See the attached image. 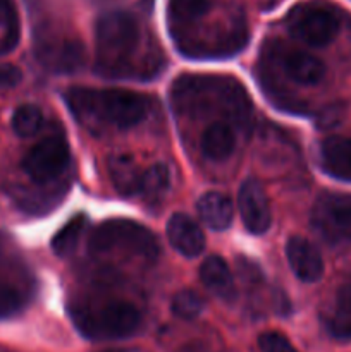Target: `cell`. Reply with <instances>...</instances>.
I'll return each instance as SVG.
<instances>
[{"label": "cell", "instance_id": "obj_5", "mask_svg": "<svg viewBox=\"0 0 351 352\" xmlns=\"http://www.w3.org/2000/svg\"><path fill=\"white\" fill-rule=\"evenodd\" d=\"M88 250L92 254L123 253L153 261L158 256V241L141 223L127 219H110L93 230Z\"/></svg>", "mask_w": 351, "mask_h": 352}, {"label": "cell", "instance_id": "obj_26", "mask_svg": "<svg viewBox=\"0 0 351 352\" xmlns=\"http://www.w3.org/2000/svg\"><path fill=\"white\" fill-rule=\"evenodd\" d=\"M172 313L182 320H195L196 316L202 315L203 301L196 292L181 291L172 299Z\"/></svg>", "mask_w": 351, "mask_h": 352}, {"label": "cell", "instance_id": "obj_27", "mask_svg": "<svg viewBox=\"0 0 351 352\" xmlns=\"http://www.w3.org/2000/svg\"><path fill=\"white\" fill-rule=\"evenodd\" d=\"M258 347L262 352H298L292 344L279 332H265L258 337Z\"/></svg>", "mask_w": 351, "mask_h": 352}, {"label": "cell", "instance_id": "obj_12", "mask_svg": "<svg viewBox=\"0 0 351 352\" xmlns=\"http://www.w3.org/2000/svg\"><path fill=\"white\" fill-rule=\"evenodd\" d=\"M286 258L292 274L306 284L320 280L323 275V260L315 244L305 237L295 236L286 243Z\"/></svg>", "mask_w": 351, "mask_h": 352}, {"label": "cell", "instance_id": "obj_24", "mask_svg": "<svg viewBox=\"0 0 351 352\" xmlns=\"http://www.w3.org/2000/svg\"><path fill=\"white\" fill-rule=\"evenodd\" d=\"M0 28L3 30L0 54H7L19 41V19L12 0H0Z\"/></svg>", "mask_w": 351, "mask_h": 352}, {"label": "cell", "instance_id": "obj_2", "mask_svg": "<svg viewBox=\"0 0 351 352\" xmlns=\"http://www.w3.org/2000/svg\"><path fill=\"white\" fill-rule=\"evenodd\" d=\"M64 100L78 122L92 131L103 126L131 129L138 126L148 112V100L129 89L69 88Z\"/></svg>", "mask_w": 351, "mask_h": 352}, {"label": "cell", "instance_id": "obj_9", "mask_svg": "<svg viewBox=\"0 0 351 352\" xmlns=\"http://www.w3.org/2000/svg\"><path fill=\"white\" fill-rule=\"evenodd\" d=\"M34 55L45 69L58 74L76 72L85 64V47L74 38L40 33L34 40Z\"/></svg>", "mask_w": 351, "mask_h": 352}, {"label": "cell", "instance_id": "obj_1", "mask_svg": "<svg viewBox=\"0 0 351 352\" xmlns=\"http://www.w3.org/2000/svg\"><path fill=\"white\" fill-rule=\"evenodd\" d=\"M171 103L178 116L196 119L217 113L240 129L251 126V100L234 78L181 76L171 88Z\"/></svg>", "mask_w": 351, "mask_h": 352}, {"label": "cell", "instance_id": "obj_19", "mask_svg": "<svg viewBox=\"0 0 351 352\" xmlns=\"http://www.w3.org/2000/svg\"><path fill=\"white\" fill-rule=\"evenodd\" d=\"M326 323L336 339H351V278L337 289Z\"/></svg>", "mask_w": 351, "mask_h": 352}, {"label": "cell", "instance_id": "obj_8", "mask_svg": "<svg viewBox=\"0 0 351 352\" xmlns=\"http://www.w3.org/2000/svg\"><path fill=\"white\" fill-rule=\"evenodd\" d=\"M69 144L61 134H54L34 144L23 160L28 177L36 184H48L55 181L69 165Z\"/></svg>", "mask_w": 351, "mask_h": 352}, {"label": "cell", "instance_id": "obj_6", "mask_svg": "<svg viewBox=\"0 0 351 352\" xmlns=\"http://www.w3.org/2000/svg\"><path fill=\"white\" fill-rule=\"evenodd\" d=\"M288 30L296 40L310 47H326L337 36L341 21L334 10L320 3H301L289 12Z\"/></svg>", "mask_w": 351, "mask_h": 352}, {"label": "cell", "instance_id": "obj_21", "mask_svg": "<svg viewBox=\"0 0 351 352\" xmlns=\"http://www.w3.org/2000/svg\"><path fill=\"white\" fill-rule=\"evenodd\" d=\"M169 186H171V170H169L167 165L153 164L141 174L138 195L145 201H158L160 198H164Z\"/></svg>", "mask_w": 351, "mask_h": 352}, {"label": "cell", "instance_id": "obj_11", "mask_svg": "<svg viewBox=\"0 0 351 352\" xmlns=\"http://www.w3.org/2000/svg\"><path fill=\"white\" fill-rule=\"evenodd\" d=\"M237 206H240L241 220L248 232L253 236H262L267 232L272 223L270 205H268L264 188L255 179H246L241 184Z\"/></svg>", "mask_w": 351, "mask_h": 352}, {"label": "cell", "instance_id": "obj_7", "mask_svg": "<svg viewBox=\"0 0 351 352\" xmlns=\"http://www.w3.org/2000/svg\"><path fill=\"white\" fill-rule=\"evenodd\" d=\"M312 226L329 243L351 239V195H320L312 210Z\"/></svg>", "mask_w": 351, "mask_h": 352}, {"label": "cell", "instance_id": "obj_13", "mask_svg": "<svg viewBox=\"0 0 351 352\" xmlns=\"http://www.w3.org/2000/svg\"><path fill=\"white\" fill-rule=\"evenodd\" d=\"M167 237L176 251L186 258H196L205 250L202 227L186 213H174L167 222Z\"/></svg>", "mask_w": 351, "mask_h": 352}, {"label": "cell", "instance_id": "obj_29", "mask_svg": "<svg viewBox=\"0 0 351 352\" xmlns=\"http://www.w3.org/2000/svg\"><path fill=\"white\" fill-rule=\"evenodd\" d=\"M341 109L339 107H329V109H326V112H323V116L320 117V126L322 127H332L334 124L339 122L341 119Z\"/></svg>", "mask_w": 351, "mask_h": 352}, {"label": "cell", "instance_id": "obj_25", "mask_svg": "<svg viewBox=\"0 0 351 352\" xmlns=\"http://www.w3.org/2000/svg\"><path fill=\"white\" fill-rule=\"evenodd\" d=\"M26 302L23 289L17 287L14 282L0 278V318H9L23 309Z\"/></svg>", "mask_w": 351, "mask_h": 352}, {"label": "cell", "instance_id": "obj_17", "mask_svg": "<svg viewBox=\"0 0 351 352\" xmlns=\"http://www.w3.org/2000/svg\"><path fill=\"white\" fill-rule=\"evenodd\" d=\"M198 215L212 230H227L233 223V203L226 195L217 191L205 192L196 203Z\"/></svg>", "mask_w": 351, "mask_h": 352}, {"label": "cell", "instance_id": "obj_20", "mask_svg": "<svg viewBox=\"0 0 351 352\" xmlns=\"http://www.w3.org/2000/svg\"><path fill=\"white\" fill-rule=\"evenodd\" d=\"M109 174L117 191L124 196L138 195L140 179L143 170L138 167L133 157L129 155H114L109 160Z\"/></svg>", "mask_w": 351, "mask_h": 352}, {"label": "cell", "instance_id": "obj_3", "mask_svg": "<svg viewBox=\"0 0 351 352\" xmlns=\"http://www.w3.org/2000/svg\"><path fill=\"white\" fill-rule=\"evenodd\" d=\"M96 36V72L109 78L140 76L138 62L143 50V34L136 17L124 10H112L98 17ZM140 64V62H138Z\"/></svg>", "mask_w": 351, "mask_h": 352}, {"label": "cell", "instance_id": "obj_30", "mask_svg": "<svg viewBox=\"0 0 351 352\" xmlns=\"http://www.w3.org/2000/svg\"><path fill=\"white\" fill-rule=\"evenodd\" d=\"M0 253H2V243H0Z\"/></svg>", "mask_w": 351, "mask_h": 352}, {"label": "cell", "instance_id": "obj_22", "mask_svg": "<svg viewBox=\"0 0 351 352\" xmlns=\"http://www.w3.org/2000/svg\"><path fill=\"white\" fill-rule=\"evenodd\" d=\"M85 215H74L52 239V250L57 256H69L76 250L79 243V237L83 236V230L86 229Z\"/></svg>", "mask_w": 351, "mask_h": 352}, {"label": "cell", "instance_id": "obj_16", "mask_svg": "<svg viewBox=\"0 0 351 352\" xmlns=\"http://www.w3.org/2000/svg\"><path fill=\"white\" fill-rule=\"evenodd\" d=\"M234 148H236V133H234V127L226 120H217L203 131L202 153L209 160H226L233 155Z\"/></svg>", "mask_w": 351, "mask_h": 352}, {"label": "cell", "instance_id": "obj_4", "mask_svg": "<svg viewBox=\"0 0 351 352\" xmlns=\"http://www.w3.org/2000/svg\"><path fill=\"white\" fill-rule=\"evenodd\" d=\"M72 318L85 336L92 339H124L141 327V311L129 301L109 299L83 302L72 308Z\"/></svg>", "mask_w": 351, "mask_h": 352}, {"label": "cell", "instance_id": "obj_14", "mask_svg": "<svg viewBox=\"0 0 351 352\" xmlns=\"http://www.w3.org/2000/svg\"><path fill=\"white\" fill-rule=\"evenodd\" d=\"M322 168L339 181L351 182V138L332 136L320 144Z\"/></svg>", "mask_w": 351, "mask_h": 352}, {"label": "cell", "instance_id": "obj_10", "mask_svg": "<svg viewBox=\"0 0 351 352\" xmlns=\"http://www.w3.org/2000/svg\"><path fill=\"white\" fill-rule=\"evenodd\" d=\"M270 54L274 55V64L281 67L282 74L296 85L313 86L322 81L323 74H326L323 62L308 52L286 48L279 43H274Z\"/></svg>", "mask_w": 351, "mask_h": 352}, {"label": "cell", "instance_id": "obj_28", "mask_svg": "<svg viewBox=\"0 0 351 352\" xmlns=\"http://www.w3.org/2000/svg\"><path fill=\"white\" fill-rule=\"evenodd\" d=\"M23 79V72L12 64H0V89L14 88Z\"/></svg>", "mask_w": 351, "mask_h": 352}, {"label": "cell", "instance_id": "obj_23", "mask_svg": "<svg viewBox=\"0 0 351 352\" xmlns=\"http://www.w3.org/2000/svg\"><path fill=\"white\" fill-rule=\"evenodd\" d=\"M43 112L40 110V107L31 105V103H26V105L17 107L16 112L12 113V131L19 138H31L34 134H38L43 127Z\"/></svg>", "mask_w": 351, "mask_h": 352}, {"label": "cell", "instance_id": "obj_18", "mask_svg": "<svg viewBox=\"0 0 351 352\" xmlns=\"http://www.w3.org/2000/svg\"><path fill=\"white\" fill-rule=\"evenodd\" d=\"M213 0H169L172 36L195 26L212 10Z\"/></svg>", "mask_w": 351, "mask_h": 352}, {"label": "cell", "instance_id": "obj_15", "mask_svg": "<svg viewBox=\"0 0 351 352\" xmlns=\"http://www.w3.org/2000/svg\"><path fill=\"white\" fill-rule=\"evenodd\" d=\"M200 278L203 285L226 302H233L237 298V289L234 284L229 267L220 256H209L200 267Z\"/></svg>", "mask_w": 351, "mask_h": 352}]
</instances>
